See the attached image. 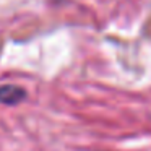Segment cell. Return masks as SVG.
Listing matches in <instances>:
<instances>
[{
	"label": "cell",
	"mask_w": 151,
	"mask_h": 151,
	"mask_svg": "<svg viewBox=\"0 0 151 151\" xmlns=\"http://www.w3.org/2000/svg\"><path fill=\"white\" fill-rule=\"evenodd\" d=\"M26 98V91L17 85H2L0 86V104L15 106L20 104Z\"/></svg>",
	"instance_id": "cell-1"
}]
</instances>
